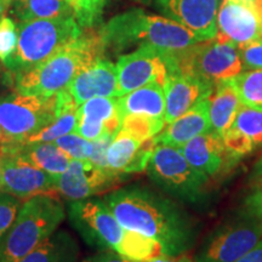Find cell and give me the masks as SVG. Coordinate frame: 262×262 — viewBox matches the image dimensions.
Segmentation results:
<instances>
[{"instance_id": "41", "label": "cell", "mask_w": 262, "mask_h": 262, "mask_svg": "<svg viewBox=\"0 0 262 262\" xmlns=\"http://www.w3.org/2000/svg\"><path fill=\"white\" fill-rule=\"evenodd\" d=\"M250 180L253 181L254 185H256L258 182H262V156L260 157V159L255 163L254 169L250 175Z\"/></svg>"}, {"instance_id": "3", "label": "cell", "mask_w": 262, "mask_h": 262, "mask_svg": "<svg viewBox=\"0 0 262 262\" xmlns=\"http://www.w3.org/2000/svg\"><path fill=\"white\" fill-rule=\"evenodd\" d=\"M106 47L100 32L84 28L81 34L31 70L15 75L17 93L51 96L67 90L85 67L104 57Z\"/></svg>"}, {"instance_id": "2", "label": "cell", "mask_w": 262, "mask_h": 262, "mask_svg": "<svg viewBox=\"0 0 262 262\" xmlns=\"http://www.w3.org/2000/svg\"><path fill=\"white\" fill-rule=\"evenodd\" d=\"M68 219L91 247L113 250L135 262H145L165 255L162 245L155 239L124 228L103 199L93 196L71 202Z\"/></svg>"}, {"instance_id": "27", "label": "cell", "mask_w": 262, "mask_h": 262, "mask_svg": "<svg viewBox=\"0 0 262 262\" xmlns=\"http://www.w3.org/2000/svg\"><path fill=\"white\" fill-rule=\"evenodd\" d=\"M78 108L79 104L73 100L68 90H63L60 111L54 122L22 143L54 142L62 136L75 133L78 125Z\"/></svg>"}, {"instance_id": "11", "label": "cell", "mask_w": 262, "mask_h": 262, "mask_svg": "<svg viewBox=\"0 0 262 262\" xmlns=\"http://www.w3.org/2000/svg\"><path fill=\"white\" fill-rule=\"evenodd\" d=\"M116 67L118 74L117 97L153 83L164 88L171 73L170 54L147 45L122 55L118 58Z\"/></svg>"}, {"instance_id": "7", "label": "cell", "mask_w": 262, "mask_h": 262, "mask_svg": "<svg viewBox=\"0 0 262 262\" xmlns=\"http://www.w3.org/2000/svg\"><path fill=\"white\" fill-rule=\"evenodd\" d=\"M170 63L171 73L191 75L214 86L244 70L237 45L217 37L170 54Z\"/></svg>"}, {"instance_id": "28", "label": "cell", "mask_w": 262, "mask_h": 262, "mask_svg": "<svg viewBox=\"0 0 262 262\" xmlns=\"http://www.w3.org/2000/svg\"><path fill=\"white\" fill-rule=\"evenodd\" d=\"M231 126L239 131L254 149L262 146V107L243 104Z\"/></svg>"}, {"instance_id": "13", "label": "cell", "mask_w": 262, "mask_h": 262, "mask_svg": "<svg viewBox=\"0 0 262 262\" xmlns=\"http://www.w3.org/2000/svg\"><path fill=\"white\" fill-rule=\"evenodd\" d=\"M2 148V186L0 191L27 201L40 194L58 195L56 192V176L44 171L34 164L14 152Z\"/></svg>"}, {"instance_id": "25", "label": "cell", "mask_w": 262, "mask_h": 262, "mask_svg": "<svg viewBox=\"0 0 262 262\" xmlns=\"http://www.w3.org/2000/svg\"><path fill=\"white\" fill-rule=\"evenodd\" d=\"M9 8L16 25L32 19L75 17L73 6L68 0H14Z\"/></svg>"}, {"instance_id": "35", "label": "cell", "mask_w": 262, "mask_h": 262, "mask_svg": "<svg viewBox=\"0 0 262 262\" xmlns=\"http://www.w3.org/2000/svg\"><path fill=\"white\" fill-rule=\"evenodd\" d=\"M243 68L245 70H262V39L247 42L238 47Z\"/></svg>"}, {"instance_id": "20", "label": "cell", "mask_w": 262, "mask_h": 262, "mask_svg": "<svg viewBox=\"0 0 262 262\" xmlns=\"http://www.w3.org/2000/svg\"><path fill=\"white\" fill-rule=\"evenodd\" d=\"M214 85L198 78L181 73H171L164 85L165 94V113L164 120L166 124L173 122L185 114L202 98L210 96Z\"/></svg>"}, {"instance_id": "8", "label": "cell", "mask_w": 262, "mask_h": 262, "mask_svg": "<svg viewBox=\"0 0 262 262\" xmlns=\"http://www.w3.org/2000/svg\"><path fill=\"white\" fill-rule=\"evenodd\" d=\"M146 170L155 185L179 201L196 204L208 196L210 178L192 166L180 148L157 143Z\"/></svg>"}, {"instance_id": "6", "label": "cell", "mask_w": 262, "mask_h": 262, "mask_svg": "<svg viewBox=\"0 0 262 262\" xmlns=\"http://www.w3.org/2000/svg\"><path fill=\"white\" fill-rule=\"evenodd\" d=\"M83 29L75 17L32 19L17 24V44L3 66L14 75L31 70L79 37Z\"/></svg>"}, {"instance_id": "19", "label": "cell", "mask_w": 262, "mask_h": 262, "mask_svg": "<svg viewBox=\"0 0 262 262\" xmlns=\"http://www.w3.org/2000/svg\"><path fill=\"white\" fill-rule=\"evenodd\" d=\"M78 104L95 97H117L118 74L113 62L104 57L85 67L67 88Z\"/></svg>"}, {"instance_id": "44", "label": "cell", "mask_w": 262, "mask_h": 262, "mask_svg": "<svg viewBox=\"0 0 262 262\" xmlns=\"http://www.w3.org/2000/svg\"><path fill=\"white\" fill-rule=\"evenodd\" d=\"M242 2H244V3H247V4H249V5H255V3L257 2V0H242Z\"/></svg>"}, {"instance_id": "9", "label": "cell", "mask_w": 262, "mask_h": 262, "mask_svg": "<svg viewBox=\"0 0 262 262\" xmlns=\"http://www.w3.org/2000/svg\"><path fill=\"white\" fill-rule=\"evenodd\" d=\"M61 102L62 91L51 96L14 93L0 97L2 139L25 142L54 122Z\"/></svg>"}, {"instance_id": "23", "label": "cell", "mask_w": 262, "mask_h": 262, "mask_svg": "<svg viewBox=\"0 0 262 262\" xmlns=\"http://www.w3.org/2000/svg\"><path fill=\"white\" fill-rule=\"evenodd\" d=\"M120 118L127 114H143L153 118H163L165 113V94L159 84H148L117 97Z\"/></svg>"}, {"instance_id": "31", "label": "cell", "mask_w": 262, "mask_h": 262, "mask_svg": "<svg viewBox=\"0 0 262 262\" xmlns=\"http://www.w3.org/2000/svg\"><path fill=\"white\" fill-rule=\"evenodd\" d=\"M81 28H94L102 18L110 0H68Z\"/></svg>"}, {"instance_id": "5", "label": "cell", "mask_w": 262, "mask_h": 262, "mask_svg": "<svg viewBox=\"0 0 262 262\" xmlns=\"http://www.w3.org/2000/svg\"><path fill=\"white\" fill-rule=\"evenodd\" d=\"M66 216V208L57 195L40 194L25 201L0 239V262L22 260L57 231Z\"/></svg>"}, {"instance_id": "47", "label": "cell", "mask_w": 262, "mask_h": 262, "mask_svg": "<svg viewBox=\"0 0 262 262\" xmlns=\"http://www.w3.org/2000/svg\"><path fill=\"white\" fill-rule=\"evenodd\" d=\"M137 2H140V0H137Z\"/></svg>"}, {"instance_id": "15", "label": "cell", "mask_w": 262, "mask_h": 262, "mask_svg": "<svg viewBox=\"0 0 262 262\" xmlns=\"http://www.w3.org/2000/svg\"><path fill=\"white\" fill-rule=\"evenodd\" d=\"M216 37L237 47L262 38V19L255 6L242 0H222Z\"/></svg>"}, {"instance_id": "46", "label": "cell", "mask_w": 262, "mask_h": 262, "mask_svg": "<svg viewBox=\"0 0 262 262\" xmlns=\"http://www.w3.org/2000/svg\"><path fill=\"white\" fill-rule=\"evenodd\" d=\"M0 137H2V130H0Z\"/></svg>"}, {"instance_id": "45", "label": "cell", "mask_w": 262, "mask_h": 262, "mask_svg": "<svg viewBox=\"0 0 262 262\" xmlns=\"http://www.w3.org/2000/svg\"><path fill=\"white\" fill-rule=\"evenodd\" d=\"M4 2L6 3V5H8V6H9L10 4H11V3H12V2H14V0H4Z\"/></svg>"}, {"instance_id": "39", "label": "cell", "mask_w": 262, "mask_h": 262, "mask_svg": "<svg viewBox=\"0 0 262 262\" xmlns=\"http://www.w3.org/2000/svg\"><path fill=\"white\" fill-rule=\"evenodd\" d=\"M235 262H262V239L250 251Z\"/></svg>"}, {"instance_id": "24", "label": "cell", "mask_w": 262, "mask_h": 262, "mask_svg": "<svg viewBox=\"0 0 262 262\" xmlns=\"http://www.w3.org/2000/svg\"><path fill=\"white\" fill-rule=\"evenodd\" d=\"M242 106L243 103L229 79L216 84L214 91L209 96V118L211 130L219 135H224L225 131L232 125Z\"/></svg>"}, {"instance_id": "14", "label": "cell", "mask_w": 262, "mask_h": 262, "mask_svg": "<svg viewBox=\"0 0 262 262\" xmlns=\"http://www.w3.org/2000/svg\"><path fill=\"white\" fill-rule=\"evenodd\" d=\"M162 16L185 26L202 40L217 34V12L222 0H140Z\"/></svg>"}, {"instance_id": "1", "label": "cell", "mask_w": 262, "mask_h": 262, "mask_svg": "<svg viewBox=\"0 0 262 262\" xmlns=\"http://www.w3.org/2000/svg\"><path fill=\"white\" fill-rule=\"evenodd\" d=\"M102 199L124 228L155 239L165 255L185 254L194 244L191 219L172 201L152 189L140 186L117 188Z\"/></svg>"}, {"instance_id": "10", "label": "cell", "mask_w": 262, "mask_h": 262, "mask_svg": "<svg viewBox=\"0 0 262 262\" xmlns=\"http://www.w3.org/2000/svg\"><path fill=\"white\" fill-rule=\"evenodd\" d=\"M262 239V219L243 211L203 243L194 262H235Z\"/></svg>"}, {"instance_id": "37", "label": "cell", "mask_w": 262, "mask_h": 262, "mask_svg": "<svg viewBox=\"0 0 262 262\" xmlns=\"http://www.w3.org/2000/svg\"><path fill=\"white\" fill-rule=\"evenodd\" d=\"M113 137L114 136H104L102 139L94 141V150H93V155H91L89 159L91 163H94L95 165L100 166V168L108 169L106 155H107L108 146H110L111 141H112Z\"/></svg>"}, {"instance_id": "26", "label": "cell", "mask_w": 262, "mask_h": 262, "mask_svg": "<svg viewBox=\"0 0 262 262\" xmlns=\"http://www.w3.org/2000/svg\"><path fill=\"white\" fill-rule=\"evenodd\" d=\"M79 245L66 231H56L18 262H77Z\"/></svg>"}, {"instance_id": "38", "label": "cell", "mask_w": 262, "mask_h": 262, "mask_svg": "<svg viewBox=\"0 0 262 262\" xmlns=\"http://www.w3.org/2000/svg\"><path fill=\"white\" fill-rule=\"evenodd\" d=\"M83 262H135L122 256L113 250H102L101 253L85 258Z\"/></svg>"}, {"instance_id": "22", "label": "cell", "mask_w": 262, "mask_h": 262, "mask_svg": "<svg viewBox=\"0 0 262 262\" xmlns=\"http://www.w3.org/2000/svg\"><path fill=\"white\" fill-rule=\"evenodd\" d=\"M0 142L6 150L14 152L52 176H58L67 170L72 158L55 145V142L18 143L3 140Z\"/></svg>"}, {"instance_id": "42", "label": "cell", "mask_w": 262, "mask_h": 262, "mask_svg": "<svg viewBox=\"0 0 262 262\" xmlns=\"http://www.w3.org/2000/svg\"><path fill=\"white\" fill-rule=\"evenodd\" d=\"M9 6L6 5V3L4 2V0H0V17H2L3 15H4V12H5V10L8 9Z\"/></svg>"}, {"instance_id": "33", "label": "cell", "mask_w": 262, "mask_h": 262, "mask_svg": "<svg viewBox=\"0 0 262 262\" xmlns=\"http://www.w3.org/2000/svg\"><path fill=\"white\" fill-rule=\"evenodd\" d=\"M17 44V25L9 16L0 17V63L11 56Z\"/></svg>"}, {"instance_id": "4", "label": "cell", "mask_w": 262, "mask_h": 262, "mask_svg": "<svg viewBox=\"0 0 262 262\" xmlns=\"http://www.w3.org/2000/svg\"><path fill=\"white\" fill-rule=\"evenodd\" d=\"M98 32L106 50L113 51L147 45L165 54H173L202 40L185 26L141 9H131L114 16Z\"/></svg>"}, {"instance_id": "29", "label": "cell", "mask_w": 262, "mask_h": 262, "mask_svg": "<svg viewBox=\"0 0 262 262\" xmlns=\"http://www.w3.org/2000/svg\"><path fill=\"white\" fill-rule=\"evenodd\" d=\"M229 81L244 106L262 107V70L241 72Z\"/></svg>"}, {"instance_id": "18", "label": "cell", "mask_w": 262, "mask_h": 262, "mask_svg": "<svg viewBox=\"0 0 262 262\" xmlns=\"http://www.w3.org/2000/svg\"><path fill=\"white\" fill-rule=\"evenodd\" d=\"M156 145L155 137L139 140L119 129L107 149L108 169L125 175L145 171Z\"/></svg>"}, {"instance_id": "34", "label": "cell", "mask_w": 262, "mask_h": 262, "mask_svg": "<svg viewBox=\"0 0 262 262\" xmlns=\"http://www.w3.org/2000/svg\"><path fill=\"white\" fill-rule=\"evenodd\" d=\"M22 202L16 196L0 191V239L14 222Z\"/></svg>"}, {"instance_id": "40", "label": "cell", "mask_w": 262, "mask_h": 262, "mask_svg": "<svg viewBox=\"0 0 262 262\" xmlns=\"http://www.w3.org/2000/svg\"><path fill=\"white\" fill-rule=\"evenodd\" d=\"M145 262H194V260L187 254H180L171 256V255H163V256L152 258V260L145 261Z\"/></svg>"}, {"instance_id": "21", "label": "cell", "mask_w": 262, "mask_h": 262, "mask_svg": "<svg viewBox=\"0 0 262 262\" xmlns=\"http://www.w3.org/2000/svg\"><path fill=\"white\" fill-rule=\"evenodd\" d=\"M211 130L209 118V96L202 98L191 110L178 119L166 124V127L157 135L156 142L181 148L195 136Z\"/></svg>"}, {"instance_id": "36", "label": "cell", "mask_w": 262, "mask_h": 262, "mask_svg": "<svg viewBox=\"0 0 262 262\" xmlns=\"http://www.w3.org/2000/svg\"><path fill=\"white\" fill-rule=\"evenodd\" d=\"M243 211L251 216L262 219V182L256 183L253 191L245 198Z\"/></svg>"}, {"instance_id": "32", "label": "cell", "mask_w": 262, "mask_h": 262, "mask_svg": "<svg viewBox=\"0 0 262 262\" xmlns=\"http://www.w3.org/2000/svg\"><path fill=\"white\" fill-rule=\"evenodd\" d=\"M55 145L61 148L72 159L89 160L94 150V141L84 139L79 134L72 133L54 141Z\"/></svg>"}, {"instance_id": "48", "label": "cell", "mask_w": 262, "mask_h": 262, "mask_svg": "<svg viewBox=\"0 0 262 262\" xmlns=\"http://www.w3.org/2000/svg\"><path fill=\"white\" fill-rule=\"evenodd\" d=\"M261 39H262V38H261Z\"/></svg>"}, {"instance_id": "30", "label": "cell", "mask_w": 262, "mask_h": 262, "mask_svg": "<svg viewBox=\"0 0 262 262\" xmlns=\"http://www.w3.org/2000/svg\"><path fill=\"white\" fill-rule=\"evenodd\" d=\"M166 126L163 118H153L143 114H127L122 119L120 129L139 140L156 137Z\"/></svg>"}, {"instance_id": "16", "label": "cell", "mask_w": 262, "mask_h": 262, "mask_svg": "<svg viewBox=\"0 0 262 262\" xmlns=\"http://www.w3.org/2000/svg\"><path fill=\"white\" fill-rule=\"evenodd\" d=\"M180 149L192 166L209 178L224 173L239 160L228 152L222 136L214 130L195 136Z\"/></svg>"}, {"instance_id": "43", "label": "cell", "mask_w": 262, "mask_h": 262, "mask_svg": "<svg viewBox=\"0 0 262 262\" xmlns=\"http://www.w3.org/2000/svg\"><path fill=\"white\" fill-rule=\"evenodd\" d=\"M2 172H3V169H2V148H0V186H2Z\"/></svg>"}, {"instance_id": "17", "label": "cell", "mask_w": 262, "mask_h": 262, "mask_svg": "<svg viewBox=\"0 0 262 262\" xmlns=\"http://www.w3.org/2000/svg\"><path fill=\"white\" fill-rule=\"evenodd\" d=\"M122 125L117 97H95L78 108V125L75 133L84 139L97 141L104 136H114Z\"/></svg>"}, {"instance_id": "12", "label": "cell", "mask_w": 262, "mask_h": 262, "mask_svg": "<svg viewBox=\"0 0 262 262\" xmlns=\"http://www.w3.org/2000/svg\"><path fill=\"white\" fill-rule=\"evenodd\" d=\"M125 173L95 165L90 160L72 159L67 170L56 176V192L68 201H81L113 191Z\"/></svg>"}]
</instances>
